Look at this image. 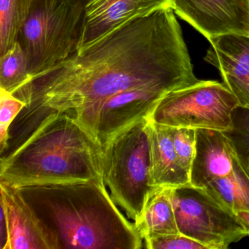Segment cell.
Wrapping results in <instances>:
<instances>
[{"instance_id":"obj_1","label":"cell","mask_w":249,"mask_h":249,"mask_svg":"<svg viewBox=\"0 0 249 249\" xmlns=\"http://www.w3.org/2000/svg\"><path fill=\"white\" fill-rule=\"evenodd\" d=\"M199 81L174 11L164 8L32 78L13 93L27 103L16 122L36 129L52 113H67L91 133L99 106L114 94L145 86L171 91Z\"/></svg>"},{"instance_id":"obj_2","label":"cell","mask_w":249,"mask_h":249,"mask_svg":"<svg viewBox=\"0 0 249 249\" xmlns=\"http://www.w3.org/2000/svg\"><path fill=\"white\" fill-rule=\"evenodd\" d=\"M48 249H140L143 239L119 210L103 179L13 186Z\"/></svg>"},{"instance_id":"obj_3","label":"cell","mask_w":249,"mask_h":249,"mask_svg":"<svg viewBox=\"0 0 249 249\" xmlns=\"http://www.w3.org/2000/svg\"><path fill=\"white\" fill-rule=\"evenodd\" d=\"M103 179V146L75 118L52 113L20 146L1 157L0 182L31 183Z\"/></svg>"},{"instance_id":"obj_4","label":"cell","mask_w":249,"mask_h":249,"mask_svg":"<svg viewBox=\"0 0 249 249\" xmlns=\"http://www.w3.org/2000/svg\"><path fill=\"white\" fill-rule=\"evenodd\" d=\"M148 119L115 134L103 145V175L115 203L134 223L139 221L153 192L150 183ZM159 188V187H158Z\"/></svg>"},{"instance_id":"obj_5","label":"cell","mask_w":249,"mask_h":249,"mask_svg":"<svg viewBox=\"0 0 249 249\" xmlns=\"http://www.w3.org/2000/svg\"><path fill=\"white\" fill-rule=\"evenodd\" d=\"M84 9L75 0L33 1L18 38L28 58L30 81L76 52Z\"/></svg>"},{"instance_id":"obj_6","label":"cell","mask_w":249,"mask_h":249,"mask_svg":"<svg viewBox=\"0 0 249 249\" xmlns=\"http://www.w3.org/2000/svg\"><path fill=\"white\" fill-rule=\"evenodd\" d=\"M239 107L235 96L224 83L201 81L163 96L147 119L164 126L227 132L233 126Z\"/></svg>"},{"instance_id":"obj_7","label":"cell","mask_w":249,"mask_h":249,"mask_svg":"<svg viewBox=\"0 0 249 249\" xmlns=\"http://www.w3.org/2000/svg\"><path fill=\"white\" fill-rule=\"evenodd\" d=\"M172 201L180 234L208 249H225L246 237L235 213L213 199L202 188L192 185L173 188Z\"/></svg>"},{"instance_id":"obj_8","label":"cell","mask_w":249,"mask_h":249,"mask_svg":"<svg viewBox=\"0 0 249 249\" xmlns=\"http://www.w3.org/2000/svg\"><path fill=\"white\" fill-rule=\"evenodd\" d=\"M171 8V0H87L77 45L84 52L129 23Z\"/></svg>"},{"instance_id":"obj_9","label":"cell","mask_w":249,"mask_h":249,"mask_svg":"<svg viewBox=\"0 0 249 249\" xmlns=\"http://www.w3.org/2000/svg\"><path fill=\"white\" fill-rule=\"evenodd\" d=\"M171 8L208 40L224 35L249 36V0H171Z\"/></svg>"},{"instance_id":"obj_10","label":"cell","mask_w":249,"mask_h":249,"mask_svg":"<svg viewBox=\"0 0 249 249\" xmlns=\"http://www.w3.org/2000/svg\"><path fill=\"white\" fill-rule=\"evenodd\" d=\"M170 91L162 87L145 86L111 96L99 106L91 122V134L103 146L115 134L147 119L160 99Z\"/></svg>"},{"instance_id":"obj_11","label":"cell","mask_w":249,"mask_h":249,"mask_svg":"<svg viewBox=\"0 0 249 249\" xmlns=\"http://www.w3.org/2000/svg\"><path fill=\"white\" fill-rule=\"evenodd\" d=\"M209 42L205 60L218 70L239 107L249 110V36L224 35Z\"/></svg>"},{"instance_id":"obj_12","label":"cell","mask_w":249,"mask_h":249,"mask_svg":"<svg viewBox=\"0 0 249 249\" xmlns=\"http://www.w3.org/2000/svg\"><path fill=\"white\" fill-rule=\"evenodd\" d=\"M239 161L224 132L196 129V151L189 175L192 186L204 188L215 179L229 176Z\"/></svg>"},{"instance_id":"obj_13","label":"cell","mask_w":249,"mask_h":249,"mask_svg":"<svg viewBox=\"0 0 249 249\" xmlns=\"http://www.w3.org/2000/svg\"><path fill=\"white\" fill-rule=\"evenodd\" d=\"M147 132L149 140L151 186L176 188L190 184L189 175L178 161L173 144V127L148 119Z\"/></svg>"},{"instance_id":"obj_14","label":"cell","mask_w":249,"mask_h":249,"mask_svg":"<svg viewBox=\"0 0 249 249\" xmlns=\"http://www.w3.org/2000/svg\"><path fill=\"white\" fill-rule=\"evenodd\" d=\"M8 226L6 249H48L37 224L13 186L0 182Z\"/></svg>"},{"instance_id":"obj_15","label":"cell","mask_w":249,"mask_h":249,"mask_svg":"<svg viewBox=\"0 0 249 249\" xmlns=\"http://www.w3.org/2000/svg\"><path fill=\"white\" fill-rule=\"evenodd\" d=\"M173 188L159 187L150 196L139 221L135 223L142 238L159 234H178L172 201Z\"/></svg>"},{"instance_id":"obj_16","label":"cell","mask_w":249,"mask_h":249,"mask_svg":"<svg viewBox=\"0 0 249 249\" xmlns=\"http://www.w3.org/2000/svg\"><path fill=\"white\" fill-rule=\"evenodd\" d=\"M202 189L232 212L249 211V176L240 161L231 174L212 180Z\"/></svg>"},{"instance_id":"obj_17","label":"cell","mask_w":249,"mask_h":249,"mask_svg":"<svg viewBox=\"0 0 249 249\" xmlns=\"http://www.w3.org/2000/svg\"><path fill=\"white\" fill-rule=\"evenodd\" d=\"M34 0H0V56L18 41Z\"/></svg>"},{"instance_id":"obj_18","label":"cell","mask_w":249,"mask_h":249,"mask_svg":"<svg viewBox=\"0 0 249 249\" xmlns=\"http://www.w3.org/2000/svg\"><path fill=\"white\" fill-rule=\"evenodd\" d=\"M30 79L28 58L17 41L0 56V88L14 93Z\"/></svg>"},{"instance_id":"obj_19","label":"cell","mask_w":249,"mask_h":249,"mask_svg":"<svg viewBox=\"0 0 249 249\" xmlns=\"http://www.w3.org/2000/svg\"><path fill=\"white\" fill-rule=\"evenodd\" d=\"M231 141L237 158L249 176V110L238 107L233 113V126L224 132Z\"/></svg>"},{"instance_id":"obj_20","label":"cell","mask_w":249,"mask_h":249,"mask_svg":"<svg viewBox=\"0 0 249 249\" xmlns=\"http://www.w3.org/2000/svg\"><path fill=\"white\" fill-rule=\"evenodd\" d=\"M27 106L10 91L0 88V151L1 155L8 148L9 130L17 116Z\"/></svg>"},{"instance_id":"obj_21","label":"cell","mask_w":249,"mask_h":249,"mask_svg":"<svg viewBox=\"0 0 249 249\" xmlns=\"http://www.w3.org/2000/svg\"><path fill=\"white\" fill-rule=\"evenodd\" d=\"M173 141L180 167L190 175L196 151V129L173 127Z\"/></svg>"},{"instance_id":"obj_22","label":"cell","mask_w":249,"mask_h":249,"mask_svg":"<svg viewBox=\"0 0 249 249\" xmlns=\"http://www.w3.org/2000/svg\"><path fill=\"white\" fill-rule=\"evenodd\" d=\"M144 243L148 249H208L196 240L180 233L149 236L144 239Z\"/></svg>"},{"instance_id":"obj_23","label":"cell","mask_w":249,"mask_h":249,"mask_svg":"<svg viewBox=\"0 0 249 249\" xmlns=\"http://www.w3.org/2000/svg\"><path fill=\"white\" fill-rule=\"evenodd\" d=\"M237 218L240 220V222L244 227L246 234L249 236V211H241L235 213Z\"/></svg>"},{"instance_id":"obj_24","label":"cell","mask_w":249,"mask_h":249,"mask_svg":"<svg viewBox=\"0 0 249 249\" xmlns=\"http://www.w3.org/2000/svg\"><path fill=\"white\" fill-rule=\"evenodd\" d=\"M76 2H81V3L85 4L86 2H87V0H75Z\"/></svg>"}]
</instances>
